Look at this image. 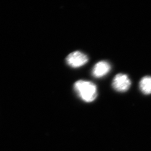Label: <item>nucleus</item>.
I'll use <instances>...</instances> for the list:
<instances>
[{
	"label": "nucleus",
	"instance_id": "obj_5",
	"mask_svg": "<svg viewBox=\"0 0 151 151\" xmlns=\"http://www.w3.org/2000/svg\"><path fill=\"white\" fill-rule=\"evenodd\" d=\"M140 91L145 95L151 94V76L143 77L139 82Z\"/></svg>",
	"mask_w": 151,
	"mask_h": 151
},
{
	"label": "nucleus",
	"instance_id": "obj_3",
	"mask_svg": "<svg viewBox=\"0 0 151 151\" xmlns=\"http://www.w3.org/2000/svg\"><path fill=\"white\" fill-rule=\"evenodd\" d=\"M112 85L117 91L125 92L129 89L131 81L127 75L119 73L114 77Z\"/></svg>",
	"mask_w": 151,
	"mask_h": 151
},
{
	"label": "nucleus",
	"instance_id": "obj_4",
	"mask_svg": "<svg viewBox=\"0 0 151 151\" xmlns=\"http://www.w3.org/2000/svg\"><path fill=\"white\" fill-rule=\"evenodd\" d=\"M111 70L110 65L106 61H100L94 65L92 73L95 77L100 78L107 75Z\"/></svg>",
	"mask_w": 151,
	"mask_h": 151
},
{
	"label": "nucleus",
	"instance_id": "obj_2",
	"mask_svg": "<svg viewBox=\"0 0 151 151\" xmlns=\"http://www.w3.org/2000/svg\"><path fill=\"white\" fill-rule=\"evenodd\" d=\"M88 60L86 55L80 51H75L70 54L66 58V62L73 68H78L85 65Z\"/></svg>",
	"mask_w": 151,
	"mask_h": 151
},
{
	"label": "nucleus",
	"instance_id": "obj_1",
	"mask_svg": "<svg viewBox=\"0 0 151 151\" xmlns=\"http://www.w3.org/2000/svg\"><path fill=\"white\" fill-rule=\"evenodd\" d=\"M74 88L79 97L87 103H91L97 97L96 85L90 81L79 80L76 82Z\"/></svg>",
	"mask_w": 151,
	"mask_h": 151
}]
</instances>
